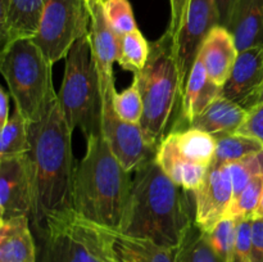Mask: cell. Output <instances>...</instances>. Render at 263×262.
<instances>
[{"mask_svg": "<svg viewBox=\"0 0 263 262\" xmlns=\"http://www.w3.org/2000/svg\"><path fill=\"white\" fill-rule=\"evenodd\" d=\"M64 59L63 81L58 91L62 112L72 131L79 128L86 139L100 135L102 90L89 35L82 36Z\"/></svg>", "mask_w": 263, "mask_h": 262, "instance_id": "obj_5", "label": "cell"}, {"mask_svg": "<svg viewBox=\"0 0 263 262\" xmlns=\"http://www.w3.org/2000/svg\"><path fill=\"white\" fill-rule=\"evenodd\" d=\"M108 22L118 36L138 30L135 15L128 0H103Z\"/></svg>", "mask_w": 263, "mask_h": 262, "instance_id": "obj_32", "label": "cell"}, {"mask_svg": "<svg viewBox=\"0 0 263 262\" xmlns=\"http://www.w3.org/2000/svg\"><path fill=\"white\" fill-rule=\"evenodd\" d=\"M133 179L100 135L86 139V153L74 175V212L90 222L120 229Z\"/></svg>", "mask_w": 263, "mask_h": 262, "instance_id": "obj_3", "label": "cell"}, {"mask_svg": "<svg viewBox=\"0 0 263 262\" xmlns=\"http://www.w3.org/2000/svg\"><path fill=\"white\" fill-rule=\"evenodd\" d=\"M154 159L162 171L185 192H195L204 180L208 169L192 163L177 151L172 138L164 136L156 151Z\"/></svg>", "mask_w": 263, "mask_h": 262, "instance_id": "obj_19", "label": "cell"}, {"mask_svg": "<svg viewBox=\"0 0 263 262\" xmlns=\"http://www.w3.org/2000/svg\"><path fill=\"white\" fill-rule=\"evenodd\" d=\"M134 172L130 199L118 230L159 246L179 247L194 223L184 189L162 171L154 158Z\"/></svg>", "mask_w": 263, "mask_h": 262, "instance_id": "obj_2", "label": "cell"}, {"mask_svg": "<svg viewBox=\"0 0 263 262\" xmlns=\"http://www.w3.org/2000/svg\"><path fill=\"white\" fill-rule=\"evenodd\" d=\"M46 0H0L2 48L37 33Z\"/></svg>", "mask_w": 263, "mask_h": 262, "instance_id": "obj_16", "label": "cell"}, {"mask_svg": "<svg viewBox=\"0 0 263 262\" xmlns=\"http://www.w3.org/2000/svg\"><path fill=\"white\" fill-rule=\"evenodd\" d=\"M236 0H216L218 12V22L225 27H230L231 20L234 15Z\"/></svg>", "mask_w": 263, "mask_h": 262, "instance_id": "obj_37", "label": "cell"}, {"mask_svg": "<svg viewBox=\"0 0 263 262\" xmlns=\"http://www.w3.org/2000/svg\"><path fill=\"white\" fill-rule=\"evenodd\" d=\"M263 194V174L254 176L247 184L243 192L233 200L228 217L241 220V218H254Z\"/></svg>", "mask_w": 263, "mask_h": 262, "instance_id": "obj_29", "label": "cell"}, {"mask_svg": "<svg viewBox=\"0 0 263 262\" xmlns=\"http://www.w3.org/2000/svg\"><path fill=\"white\" fill-rule=\"evenodd\" d=\"M252 220H238V235L229 262H253L252 259Z\"/></svg>", "mask_w": 263, "mask_h": 262, "instance_id": "obj_33", "label": "cell"}, {"mask_svg": "<svg viewBox=\"0 0 263 262\" xmlns=\"http://www.w3.org/2000/svg\"><path fill=\"white\" fill-rule=\"evenodd\" d=\"M179 153L192 163L210 169L215 159L217 141L211 134L194 127L170 133Z\"/></svg>", "mask_w": 263, "mask_h": 262, "instance_id": "obj_23", "label": "cell"}, {"mask_svg": "<svg viewBox=\"0 0 263 262\" xmlns=\"http://www.w3.org/2000/svg\"><path fill=\"white\" fill-rule=\"evenodd\" d=\"M236 133L256 139L263 144V102L247 109L246 118Z\"/></svg>", "mask_w": 263, "mask_h": 262, "instance_id": "obj_34", "label": "cell"}, {"mask_svg": "<svg viewBox=\"0 0 263 262\" xmlns=\"http://www.w3.org/2000/svg\"><path fill=\"white\" fill-rule=\"evenodd\" d=\"M113 90L103 99L102 136L123 169L133 172L156 156V148L145 140L141 126L121 120L113 108Z\"/></svg>", "mask_w": 263, "mask_h": 262, "instance_id": "obj_11", "label": "cell"}, {"mask_svg": "<svg viewBox=\"0 0 263 262\" xmlns=\"http://www.w3.org/2000/svg\"><path fill=\"white\" fill-rule=\"evenodd\" d=\"M190 0H170V25L168 30L172 35H176L184 21Z\"/></svg>", "mask_w": 263, "mask_h": 262, "instance_id": "obj_35", "label": "cell"}, {"mask_svg": "<svg viewBox=\"0 0 263 262\" xmlns=\"http://www.w3.org/2000/svg\"><path fill=\"white\" fill-rule=\"evenodd\" d=\"M254 217H259V218H263V194H262V199H261V203H259L258 205V210H257L256 212V216Z\"/></svg>", "mask_w": 263, "mask_h": 262, "instance_id": "obj_39", "label": "cell"}, {"mask_svg": "<svg viewBox=\"0 0 263 262\" xmlns=\"http://www.w3.org/2000/svg\"><path fill=\"white\" fill-rule=\"evenodd\" d=\"M247 116V109L238 103L218 95L199 116L193 120L189 127L198 128L213 136L236 133Z\"/></svg>", "mask_w": 263, "mask_h": 262, "instance_id": "obj_21", "label": "cell"}, {"mask_svg": "<svg viewBox=\"0 0 263 262\" xmlns=\"http://www.w3.org/2000/svg\"><path fill=\"white\" fill-rule=\"evenodd\" d=\"M194 193V223L208 231L226 217L234 200L230 169L226 164H212L204 180Z\"/></svg>", "mask_w": 263, "mask_h": 262, "instance_id": "obj_13", "label": "cell"}, {"mask_svg": "<svg viewBox=\"0 0 263 262\" xmlns=\"http://www.w3.org/2000/svg\"><path fill=\"white\" fill-rule=\"evenodd\" d=\"M35 208V181L30 154L0 159V221L28 216Z\"/></svg>", "mask_w": 263, "mask_h": 262, "instance_id": "obj_12", "label": "cell"}, {"mask_svg": "<svg viewBox=\"0 0 263 262\" xmlns=\"http://www.w3.org/2000/svg\"><path fill=\"white\" fill-rule=\"evenodd\" d=\"M204 233V231H203ZM208 243L222 262L230 261L238 235V220L223 217L212 229L204 233Z\"/></svg>", "mask_w": 263, "mask_h": 262, "instance_id": "obj_28", "label": "cell"}, {"mask_svg": "<svg viewBox=\"0 0 263 262\" xmlns=\"http://www.w3.org/2000/svg\"><path fill=\"white\" fill-rule=\"evenodd\" d=\"M69 127L58 92L50 99L43 115L30 122V157L35 181V231L53 215L74 211L73 188L77 163L72 151Z\"/></svg>", "mask_w": 263, "mask_h": 262, "instance_id": "obj_1", "label": "cell"}, {"mask_svg": "<svg viewBox=\"0 0 263 262\" xmlns=\"http://www.w3.org/2000/svg\"><path fill=\"white\" fill-rule=\"evenodd\" d=\"M261 102H263V91L261 92V95H259V99H258V102H257V103H261Z\"/></svg>", "mask_w": 263, "mask_h": 262, "instance_id": "obj_40", "label": "cell"}, {"mask_svg": "<svg viewBox=\"0 0 263 262\" xmlns=\"http://www.w3.org/2000/svg\"><path fill=\"white\" fill-rule=\"evenodd\" d=\"M229 30L239 51L263 45V0H236Z\"/></svg>", "mask_w": 263, "mask_h": 262, "instance_id": "obj_22", "label": "cell"}, {"mask_svg": "<svg viewBox=\"0 0 263 262\" xmlns=\"http://www.w3.org/2000/svg\"><path fill=\"white\" fill-rule=\"evenodd\" d=\"M134 81L143 98L141 130L146 143L157 149L166 136L164 130L171 120L177 97L181 98L175 39L170 31L151 43L148 62L140 72L134 74Z\"/></svg>", "mask_w": 263, "mask_h": 262, "instance_id": "obj_4", "label": "cell"}, {"mask_svg": "<svg viewBox=\"0 0 263 262\" xmlns=\"http://www.w3.org/2000/svg\"><path fill=\"white\" fill-rule=\"evenodd\" d=\"M0 72L7 81L14 107L28 122L37 120L57 92L53 64L32 39L14 41L2 48Z\"/></svg>", "mask_w": 263, "mask_h": 262, "instance_id": "obj_6", "label": "cell"}, {"mask_svg": "<svg viewBox=\"0 0 263 262\" xmlns=\"http://www.w3.org/2000/svg\"><path fill=\"white\" fill-rule=\"evenodd\" d=\"M216 25H220L216 0H190L184 21L174 36L181 97L203 43Z\"/></svg>", "mask_w": 263, "mask_h": 262, "instance_id": "obj_10", "label": "cell"}, {"mask_svg": "<svg viewBox=\"0 0 263 262\" xmlns=\"http://www.w3.org/2000/svg\"><path fill=\"white\" fill-rule=\"evenodd\" d=\"M179 262H222L208 243L204 233L193 223L179 246Z\"/></svg>", "mask_w": 263, "mask_h": 262, "instance_id": "obj_27", "label": "cell"}, {"mask_svg": "<svg viewBox=\"0 0 263 262\" xmlns=\"http://www.w3.org/2000/svg\"><path fill=\"white\" fill-rule=\"evenodd\" d=\"M238 54L239 49L231 31L222 25H216L205 38L198 57L211 80L222 87L230 77Z\"/></svg>", "mask_w": 263, "mask_h": 262, "instance_id": "obj_17", "label": "cell"}, {"mask_svg": "<svg viewBox=\"0 0 263 262\" xmlns=\"http://www.w3.org/2000/svg\"><path fill=\"white\" fill-rule=\"evenodd\" d=\"M82 235L100 262H179V247H163L118 229L98 225L77 215Z\"/></svg>", "mask_w": 263, "mask_h": 262, "instance_id": "obj_7", "label": "cell"}, {"mask_svg": "<svg viewBox=\"0 0 263 262\" xmlns=\"http://www.w3.org/2000/svg\"><path fill=\"white\" fill-rule=\"evenodd\" d=\"M90 15L85 0H46L37 33L32 41L51 64L68 55L87 35Z\"/></svg>", "mask_w": 263, "mask_h": 262, "instance_id": "obj_8", "label": "cell"}, {"mask_svg": "<svg viewBox=\"0 0 263 262\" xmlns=\"http://www.w3.org/2000/svg\"><path fill=\"white\" fill-rule=\"evenodd\" d=\"M36 235V262H100L87 247L74 211L48 217Z\"/></svg>", "mask_w": 263, "mask_h": 262, "instance_id": "obj_9", "label": "cell"}, {"mask_svg": "<svg viewBox=\"0 0 263 262\" xmlns=\"http://www.w3.org/2000/svg\"><path fill=\"white\" fill-rule=\"evenodd\" d=\"M222 87L213 82L208 76L202 59L198 57L187 77L186 86L181 97L182 120L190 125L218 95Z\"/></svg>", "mask_w": 263, "mask_h": 262, "instance_id": "obj_20", "label": "cell"}, {"mask_svg": "<svg viewBox=\"0 0 263 262\" xmlns=\"http://www.w3.org/2000/svg\"><path fill=\"white\" fill-rule=\"evenodd\" d=\"M229 169L233 180L234 199H235L254 176L263 174V149L240 161L229 164Z\"/></svg>", "mask_w": 263, "mask_h": 262, "instance_id": "obj_31", "label": "cell"}, {"mask_svg": "<svg viewBox=\"0 0 263 262\" xmlns=\"http://www.w3.org/2000/svg\"><path fill=\"white\" fill-rule=\"evenodd\" d=\"M37 246L30 229V217L0 221V262H36Z\"/></svg>", "mask_w": 263, "mask_h": 262, "instance_id": "obj_18", "label": "cell"}, {"mask_svg": "<svg viewBox=\"0 0 263 262\" xmlns=\"http://www.w3.org/2000/svg\"><path fill=\"white\" fill-rule=\"evenodd\" d=\"M263 91V45L240 50L221 95L246 109L257 104Z\"/></svg>", "mask_w": 263, "mask_h": 262, "instance_id": "obj_15", "label": "cell"}, {"mask_svg": "<svg viewBox=\"0 0 263 262\" xmlns=\"http://www.w3.org/2000/svg\"><path fill=\"white\" fill-rule=\"evenodd\" d=\"M9 91L0 87V128L9 120Z\"/></svg>", "mask_w": 263, "mask_h": 262, "instance_id": "obj_38", "label": "cell"}, {"mask_svg": "<svg viewBox=\"0 0 263 262\" xmlns=\"http://www.w3.org/2000/svg\"><path fill=\"white\" fill-rule=\"evenodd\" d=\"M113 108L116 115L121 120L140 125L144 113V104L140 90L135 81H133V84L122 91L118 92L116 90L113 94Z\"/></svg>", "mask_w": 263, "mask_h": 262, "instance_id": "obj_30", "label": "cell"}, {"mask_svg": "<svg viewBox=\"0 0 263 262\" xmlns=\"http://www.w3.org/2000/svg\"><path fill=\"white\" fill-rule=\"evenodd\" d=\"M151 54V43L146 41L140 30H135L126 35L120 36L117 63L125 71L134 74L140 72L145 67Z\"/></svg>", "mask_w": 263, "mask_h": 262, "instance_id": "obj_26", "label": "cell"}, {"mask_svg": "<svg viewBox=\"0 0 263 262\" xmlns=\"http://www.w3.org/2000/svg\"><path fill=\"white\" fill-rule=\"evenodd\" d=\"M217 141L215 159L212 164H229L238 162L246 157L252 156L257 152L262 151L263 144L249 136L240 135L238 133L223 134L215 136ZM211 164V166H212Z\"/></svg>", "mask_w": 263, "mask_h": 262, "instance_id": "obj_25", "label": "cell"}, {"mask_svg": "<svg viewBox=\"0 0 263 262\" xmlns=\"http://www.w3.org/2000/svg\"><path fill=\"white\" fill-rule=\"evenodd\" d=\"M30 122L14 107L8 122L0 128V159L30 153Z\"/></svg>", "mask_w": 263, "mask_h": 262, "instance_id": "obj_24", "label": "cell"}, {"mask_svg": "<svg viewBox=\"0 0 263 262\" xmlns=\"http://www.w3.org/2000/svg\"><path fill=\"white\" fill-rule=\"evenodd\" d=\"M252 259L263 262V218L252 220Z\"/></svg>", "mask_w": 263, "mask_h": 262, "instance_id": "obj_36", "label": "cell"}, {"mask_svg": "<svg viewBox=\"0 0 263 262\" xmlns=\"http://www.w3.org/2000/svg\"><path fill=\"white\" fill-rule=\"evenodd\" d=\"M90 15L89 41L97 64L102 99L109 95L115 87L113 63L117 62L120 36L115 32L105 15L103 0H85Z\"/></svg>", "mask_w": 263, "mask_h": 262, "instance_id": "obj_14", "label": "cell"}]
</instances>
